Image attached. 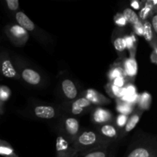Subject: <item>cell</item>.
<instances>
[{"label": "cell", "instance_id": "cell-8", "mask_svg": "<svg viewBox=\"0 0 157 157\" xmlns=\"http://www.w3.org/2000/svg\"><path fill=\"white\" fill-rule=\"evenodd\" d=\"M127 157H156L151 149L146 147H138L133 149Z\"/></svg>", "mask_w": 157, "mask_h": 157}, {"label": "cell", "instance_id": "cell-30", "mask_svg": "<svg viewBox=\"0 0 157 157\" xmlns=\"http://www.w3.org/2000/svg\"><path fill=\"white\" fill-rule=\"evenodd\" d=\"M126 21H126V19L124 18V15H123V16H121L117 20L116 22H117V24L119 25H124L126 24Z\"/></svg>", "mask_w": 157, "mask_h": 157}, {"label": "cell", "instance_id": "cell-22", "mask_svg": "<svg viewBox=\"0 0 157 157\" xmlns=\"http://www.w3.org/2000/svg\"><path fill=\"white\" fill-rule=\"evenodd\" d=\"M112 91L113 94L117 98H122L125 94V88L124 87H118L114 85H112Z\"/></svg>", "mask_w": 157, "mask_h": 157}, {"label": "cell", "instance_id": "cell-17", "mask_svg": "<svg viewBox=\"0 0 157 157\" xmlns=\"http://www.w3.org/2000/svg\"><path fill=\"white\" fill-rule=\"evenodd\" d=\"M139 99L141 107H143L144 109L148 108L149 106L150 105V102H151V96L148 93L145 92L141 95Z\"/></svg>", "mask_w": 157, "mask_h": 157}, {"label": "cell", "instance_id": "cell-10", "mask_svg": "<svg viewBox=\"0 0 157 157\" xmlns=\"http://www.w3.org/2000/svg\"><path fill=\"white\" fill-rule=\"evenodd\" d=\"M124 67H125L126 75H127L128 76L133 77L137 73V63L133 58H130L126 60Z\"/></svg>", "mask_w": 157, "mask_h": 157}, {"label": "cell", "instance_id": "cell-27", "mask_svg": "<svg viewBox=\"0 0 157 157\" xmlns=\"http://www.w3.org/2000/svg\"><path fill=\"white\" fill-rule=\"evenodd\" d=\"M150 61L152 63H153L154 64H157V49L156 48H155L153 49V51L152 52L151 55H150Z\"/></svg>", "mask_w": 157, "mask_h": 157}, {"label": "cell", "instance_id": "cell-15", "mask_svg": "<svg viewBox=\"0 0 157 157\" xmlns=\"http://www.w3.org/2000/svg\"><path fill=\"white\" fill-rule=\"evenodd\" d=\"M140 119V116L139 114H134L129 119L127 124L125 125V132L126 133H129L131 130H133L136 126V124L139 123Z\"/></svg>", "mask_w": 157, "mask_h": 157}, {"label": "cell", "instance_id": "cell-18", "mask_svg": "<svg viewBox=\"0 0 157 157\" xmlns=\"http://www.w3.org/2000/svg\"><path fill=\"white\" fill-rule=\"evenodd\" d=\"M82 157H107V153L104 150H94L88 152Z\"/></svg>", "mask_w": 157, "mask_h": 157}, {"label": "cell", "instance_id": "cell-21", "mask_svg": "<svg viewBox=\"0 0 157 157\" xmlns=\"http://www.w3.org/2000/svg\"><path fill=\"white\" fill-rule=\"evenodd\" d=\"M131 106H130V104H127V103H124V104H120L118 106V111H120L124 115L128 114L131 112Z\"/></svg>", "mask_w": 157, "mask_h": 157}, {"label": "cell", "instance_id": "cell-12", "mask_svg": "<svg viewBox=\"0 0 157 157\" xmlns=\"http://www.w3.org/2000/svg\"><path fill=\"white\" fill-rule=\"evenodd\" d=\"M110 115L108 111L103 109H98L95 111L94 118L97 123H104L107 122L110 118Z\"/></svg>", "mask_w": 157, "mask_h": 157}, {"label": "cell", "instance_id": "cell-19", "mask_svg": "<svg viewBox=\"0 0 157 157\" xmlns=\"http://www.w3.org/2000/svg\"><path fill=\"white\" fill-rule=\"evenodd\" d=\"M0 155H2L6 157H15L13 150L10 147L1 145V144H0Z\"/></svg>", "mask_w": 157, "mask_h": 157}, {"label": "cell", "instance_id": "cell-4", "mask_svg": "<svg viewBox=\"0 0 157 157\" xmlns=\"http://www.w3.org/2000/svg\"><path fill=\"white\" fill-rule=\"evenodd\" d=\"M34 112L35 116L41 119H52L55 116V110L53 107L51 106H37L34 110Z\"/></svg>", "mask_w": 157, "mask_h": 157}, {"label": "cell", "instance_id": "cell-3", "mask_svg": "<svg viewBox=\"0 0 157 157\" xmlns=\"http://www.w3.org/2000/svg\"><path fill=\"white\" fill-rule=\"evenodd\" d=\"M15 19L21 29L29 32H33L35 29L33 21L22 12H18L15 14Z\"/></svg>", "mask_w": 157, "mask_h": 157}, {"label": "cell", "instance_id": "cell-1", "mask_svg": "<svg viewBox=\"0 0 157 157\" xmlns=\"http://www.w3.org/2000/svg\"><path fill=\"white\" fill-rule=\"evenodd\" d=\"M0 71L3 76L8 78H13L17 75L12 63L6 58H0Z\"/></svg>", "mask_w": 157, "mask_h": 157}, {"label": "cell", "instance_id": "cell-9", "mask_svg": "<svg viewBox=\"0 0 157 157\" xmlns=\"http://www.w3.org/2000/svg\"><path fill=\"white\" fill-rule=\"evenodd\" d=\"M64 124H65V128L67 133L71 136H75L78 133V130H79V122L77 119L73 117L67 118L64 121Z\"/></svg>", "mask_w": 157, "mask_h": 157}, {"label": "cell", "instance_id": "cell-25", "mask_svg": "<svg viewBox=\"0 0 157 157\" xmlns=\"http://www.w3.org/2000/svg\"><path fill=\"white\" fill-rule=\"evenodd\" d=\"M118 77H122V70L120 68H114L110 74V78L111 79H115Z\"/></svg>", "mask_w": 157, "mask_h": 157}, {"label": "cell", "instance_id": "cell-14", "mask_svg": "<svg viewBox=\"0 0 157 157\" xmlns=\"http://www.w3.org/2000/svg\"><path fill=\"white\" fill-rule=\"evenodd\" d=\"M143 35L147 41H151L153 38V28L149 21H146L143 25Z\"/></svg>", "mask_w": 157, "mask_h": 157}, {"label": "cell", "instance_id": "cell-20", "mask_svg": "<svg viewBox=\"0 0 157 157\" xmlns=\"http://www.w3.org/2000/svg\"><path fill=\"white\" fill-rule=\"evenodd\" d=\"M98 93L95 90H89L87 91V99L90 101V103H94V104H98L99 103V100H98Z\"/></svg>", "mask_w": 157, "mask_h": 157}, {"label": "cell", "instance_id": "cell-32", "mask_svg": "<svg viewBox=\"0 0 157 157\" xmlns=\"http://www.w3.org/2000/svg\"><path fill=\"white\" fill-rule=\"evenodd\" d=\"M131 5L135 9H140V3L138 2H136V1L133 2L131 3Z\"/></svg>", "mask_w": 157, "mask_h": 157}, {"label": "cell", "instance_id": "cell-5", "mask_svg": "<svg viewBox=\"0 0 157 157\" xmlns=\"http://www.w3.org/2000/svg\"><path fill=\"white\" fill-rule=\"evenodd\" d=\"M61 88H62L63 93L67 99L73 100L78 96V90L71 80H64L61 84Z\"/></svg>", "mask_w": 157, "mask_h": 157}, {"label": "cell", "instance_id": "cell-28", "mask_svg": "<svg viewBox=\"0 0 157 157\" xmlns=\"http://www.w3.org/2000/svg\"><path fill=\"white\" fill-rule=\"evenodd\" d=\"M135 30L136 33L140 35H143V25L140 24V22L138 23L137 25H135Z\"/></svg>", "mask_w": 157, "mask_h": 157}, {"label": "cell", "instance_id": "cell-24", "mask_svg": "<svg viewBox=\"0 0 157 157\" xmlns=\"http://www.w3.org/2000/svg\"><path fill=\"white\" fill-rule=\"evenodd\" d=\"M125 84V81L123 77H118V78L113 79V85L116 86L118 87H123Z\"/></svg>", "mask_w": 157, "mask_h": 157}, {"label": "cell", "instance_id": "cell-13", "mask_svg": "<svg viewBox=\"0 0 157 157\" xmlns=\"http://www.w3.org/2000/svg\"><path fill=\"white\" fill-rule=\"evenodd\" d=\"M101 132L104 136L109 138H114L117 136V130L113 126L105 124L101 127Z\"/></svg>", "mask_w": 157, "mask_h": 157}, {"label": "cell", "instance_id": "cell-6", "mask_svg": "<svg viewBox=\"0 0 157 157\" xmlns=\"http://www.w3.org/2000/svg\"><path fill=\"white\" fill-rule=\"evenodd\" d=\"M78 141L82 147H90L98 141V135L93 131H85L80 135Z\"/></svg>", "mask_w": 157, "mask_h": 157}, {"label": "cell", "instance_id": "cell-2", "mask_svg": "<svg viewBox=\"0 0 157 157\" xmlns=\"http://www.w3.org/2000/svg\"><path fill=\"white\" fill-rule=\"evenodd\" d=\"M22 79L31 85H38L41 82V75L31 68H25L21 72Z\"/></svg>", "mask_w": 157, "mask_h": 157}, {"label": "cell", "instance_id": "cell-16", "mask_svg": "<svg viewBox=\"0 0 157 157\" xmlns=\"http://www.w3.org/2000/svg\"><path fill=\"white\" fill-rule=\"evenodd\" d=\"M113 47L117 52H122L127 48V43H126L125 38L118 37L113 41Z\"/></svg>", "mask_w": 157, "mask_h": 157}, {"label": "cell", "instance_id": "cell-23", "mask_svg": "<svg viewBox=\"0 0 157 157\" xmlns=\"http://www.w3.org/2000/svg\"><path fill=\"white\" fill-rule=\"evenodd\" d=\"M6 5L8 9L12 11H16L19 7V2L18 0H6Z\"/></svg>", "mask_w": 157, "mask_h": 157}, {"label": "cell", "instance_id": "cell-29", "mask_svg": "<svg viewBox=\"0 0 157 157\" xmlns=\"http://www.w3.org/2000/svg\"><path fill=\"white\" fill-rule=\"evenodd\" d=\"M152 26H153V29L154 30V32L157 33V15H155L153 17V19H152Z\"/></svg>", "mask_w": 157, "mask_h": 157}, {"label": "cell", "instance_id": "cell-26", "mask_svg": "<svg viewBox=\"0 0 157 157\" xmlns=\"http://www.w3.org/2000/svg\"><path fill=\"white\" fill-rule=\"evenodd\" d=\"M127 122V115L121 114L117 118V124L119 127H124L126 125Z\"/></svg>", "mask_w": 157, "mask_h": 157}, {"label": "cell", "instance_id": "cell-7", "mask_svg": "<svg viewBox=\"0 0 157 157\" xmlns=\"http://www.w3.org/2000/svg\"><path fill=\"white\" fill-rule=\"evenodd\" d=\"M91 103L86 98H81L76 100L71 105V113L75 115H78L81 113L84 109L90 107Z\"/></svg>", "mask_w": 157, "mask_h": 157}, {"label": "cell", "instance_id": "cell-31", "mask_svg": "<svg viewBox=\"0 0 157 157\" xmlns=\"http://www.w3.org/2000/svg\"><path fill=\"white\" fill-rule=\"evenodd\" d=\"M149 9H148V7H145L144 8V9H143L142 10V12H141V13H140V17L142 18H146V16H147V13H149Z\"/></svg>", "mask_w": 157, "mask_h": 157}, {"label": "cell", "instance_id": "cell-11", "mask_svg": "<svg viewBox=\"0 0 157 157\" xmlns=\"http://www.w3.org/2000/svg\"><path fill=\"white\" fill-rule=\"evenodd\" d=\"M124 17L126 21H129L130 24L134 25H136L140 22L139 16L137 15V14L133 9H129V8H127L124 11Z\"/></svg>", "mask_w": 157, "mask_h": 157}]
</instances>
